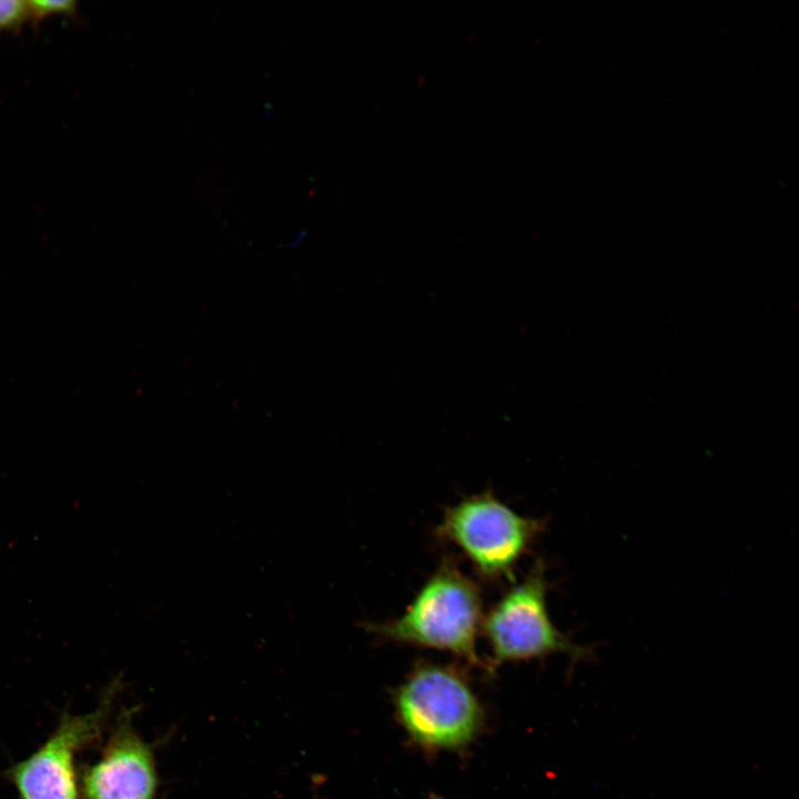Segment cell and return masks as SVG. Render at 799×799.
<instances>
[{
	"instance_id": "1",
	"label": "cell",
	"mask_w": 799,
	"mask_h": 799,
	"mask_svg": "<svg viewBox=\"0 0 799 799\" xmlns=\"http://www.w3.org/2000/svg\"><path fill=\"white\" fill-rule=\"evenodd\" d=\"M483 617L478 585L445 557L398 617L363 628L385 641L452 654L490 674L477 651Z\"/></svg>"
},
{
	"instance_id": "2",
	"label": "cell",
	"mask_w": 799,
	"mask_h": 799,
	"mask_svg": "<svg viewBox=\"0 0 799 799\" xmlns=\"http://www.w3.org/2000/svg\"><path fill=\"white\" fill-rule=\"evenodd\" d=\"M392 701L409 741L427 754L467 749L486 722L477 694L453 665L418 661L394 689Z\"/></svg>"
},
{
	"instance_id": "3",
	"label": "cell",
	"mask_w": 799,
	"mask_h": 799,
	"mask_svg": "<svg viewBox=\"0 0 799 799\" xmlns=\"http://www.w3.org/2000/svg\"><path fill=\"white\" fill-rule=\"evenodd\" d=\"M545 526L543 518L524 516L485 490L446 507L436 536L461 550L481 578L497 581L513 575Z\"/></svg>"
},
{
	"instance_id": "4",
	"label": "cell",
	"mask_w": 799,
	"mask_h": 799,
	"mask_svg": "<svg viewBox=\"0 0 799 799\" xmlns=\"http://www.w3.org/2000/svg\"><path fill=\"white\" fill-rule=\"evenodd\" d=\"M546 565L537 559L522 580L508 588L484 614L481 634L492 670L504 663L568 656L570 667L594 659L590 647L574 643L552 621L547 609Z\"/></svg>"
},
{
	"instance_id": "5",
	"label": "cell",
	"mask_w": 799,
	"mask_h": 799,
	"mask_svg": "<svg viewBox=\"0 0 799 799\" xmlns=\"http://www.w3.org/2000/svg\"><path fill=\"white\" fill-rule=\"evenodd\" d=\"M121 686L120 676L110 681L89 712L63 711L47 739L4 771L18 799H81L77 756L102 740Z\"/></svg>"
},
{
	"instance_id": "6",
	"label": "cell",
	"mask_w": 799,
	"mask_h": 799,
	"mask_svg": "<svg viewBox=\"0 0 799 799\" xmlns=\"http://www.w3.org/2000/svg\"><path fill=\"white\" fill-rule=\"evenodd\" d=\"M133 712L119 714L98 759L79 770L81 799H156L155 755L135 729Z\"/></svg>"
},
{
	"instance_id": "7",
	"label": "cell",
	"mask_w": 799,
	"mask_h": 799,
	"mask_svg": "<svg viewBox=\"0 0 799 799\" xmlns=\"http://www.w3.org/2000/svg\"><path fill=\"white\" fill-rule=\"evenodd\" d=\"M30 23L39 24L51 16H65L74 18L78 14V2L74 0H40L28 1Z\"/></svg>"
},
{
	"instance_id": "8",
	"label": "cell",
	"mask_w": 799,
	"mask_h": 799,
	"mask_svg": "<svg viewBox=\"0 0 799 799\" xmlns=\"http://www.w3.org/2000/svg\"><path fill=\"white\" fill-rule=\"evenodd\" d=\"M29 21L28 1L0 0V32L18 34Z\"/></svg>"
},
{
	"instance_id": "9",
	"label": "cell",
	"mask_w": 799,
	"mask_h": 799,
	"mask_svg": "<svg viewBox=\"0 0 799 799\" xmlns=\"http://www.w3.org/2000/svg\"><path fill=\"white\" fill-rule=\"evenodd\" d=\"M428 799H446V798H444L439 795H436V793H432V795H429Z\"/></svg>"
}]
</instances>
